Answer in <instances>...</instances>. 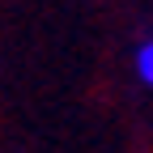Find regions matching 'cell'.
Listing matches in <instances>:
<instances>
[{
	"label": "cell",
	"instance_id": "1",
	"mask_svg": "<svg viewBox=\"0 0 153 153\" xmlns=\"http://www.w3.org/2000/svg\"><path fill=\"white\" fill-rule=\"evenodd\" d=\"M136 72H140L145 85H153V43H145V47L136 51Z\"/></svg>",
	"mask_w": 153,
	"mask_h": 153
}]
</instances>
